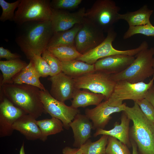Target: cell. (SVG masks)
I'll use <instances>...</instances> for the list:
<instances>
[{"mask_svg":"<svg viewBox=\"0 0 154 154\" xmlns=\"http://www.w3.org/2000/svg\"><path fill=\"white\" fill-rule=\"evenodd\" d=\"M20 26L22 29L15 40L21 51L29 60L34 55L42 56L54 33L50 21L28 22Z\"/></svg>","mask_w":154,"mask_h":154,"instance_id":"obj_1","label":"cell"},{"mask_svg":"<svg viewBox=\"0 0 154 154\" xmlns=\"http://www.w3.org/2000/svg\"><path fill=\"white\" fill-rule=\"evenodd\" d=\"M0 94L26 114L38 118L44 112L38 88L25 84L8 83L0 86Z\"/></svg>","mask_w":154,"mask_h":154,"instance_id":"obj_2","label":"cell"},{"mask_svg":"<svg viewBox=\"0 0 154 154\" xmlns=\"http://www.w3.org/2000/svg\"><path fill=\"white\" fill-rule=\"evenodd\" d=\"M133 122L129 131L130 138L136 144L140 154H154V123L149 120L134 102L124 111Z\"/></svg>","mask_w":154,"mask_h":154,"instance_id":"obj_3","label":"cell"},{"mask_svg":"<svg viewBox=\"0 0 154 154\" xmlns=\"http://www.w3.org/2000/svg\"><path fill=\"white\" fill-rule=\"evenodd\" d=\"M154 47L141 50L126 69L119 73L111 74L112 79L116 82L120 80L132 83L143 82L154 75Z\"/></svg>","mask_w":154,"mask_h":154,"instance_id":"obj_4","label":"cell"},{"mask_svg":"<svg viewBox=\"0 0 154 154\" xmlns=\"http://www.w3.org/2000/svg\"><path fill=\"white\" fill-rule=\"evenodd\" d=\"M104 40L96 47L82 54L76 60L90 64H93L99 60L110 56L124 54L135 56L141 50L148 48L149 45L145 41H143L137 47L125 50H119L112 46V42L117 37V33L113 27L107 32Z\"/></svg>","mask_w":154,"mask_h":154,"instance_id":"obj_5","label":"cell"},{"mask_svg":"<svg viewBox=\"0 0 154 154\" xmlns=\"http://www.w3.org/2000/svg\"><path fill=\"white\" fill-rule=\"evenodd\" d=\"M154 75L148 83L143 82L132 83L125 80L116 82L113 91L106 100L113 107L121 106L123 101L130 100L136 101L145 98L149 90L153 85Z\"/></svg>","mask_w":154,"mask_h":154,"instance_id":"obj_6","label":"cell"},{"mask_svg":"<svg viewBox=\"0 0 154 154\" xmlns=\"http://www.w3.org/2000/svg\"><path fill=\"white\" fill-rule=\"evenodd\" d=\"M49 0H21L13 21L19 26L30 21L50 20L52 8Z\"/></svg>","mask_w":154,"mask_h":154,"instance_id":"obj_7","label":"cell"},{"mask_svg":"<svg viewBox=\"0 0 154 154\" xmlns=\"http://www.w3.org/2000/svg\"><path fill=\"white\" fill-rule=\"evenodd\" d=\"M120 9L113 0H97L86 11L85 16L107 33L119 20Z\"/></svg>","mask_w":154,"mask_h":154,"instance_id":"obj_8","label":"cell"},{"mask_svg":"<svg viewBox=\"0 0 154 154\" xmlns=\"http://www.w3.org/2000/svg\"><path fill=\"white\" fill-rule=\"evenodd\" d=\"M74 79L76 88L102 94L106 97L105 100L111 95L116 83L112 79L111 74L96 71Z\"/></svg>","mask_w":154,"mask_h":154,"instance_id":"obj_9","label":"cell"},{"mask_svg":"<svg viewBox=\"0 0 154 154\" xmlns=\"http://www.w3.org/2000/svg\"><path fill=\"white\" fill-rule=\"evenodd\" d=\"M104 31L85 17L76 35L75 46L82 54L97 46L105 39Z\"/></svg>","mask_w":154,"mask_h":154,"instance_id":"obj_10","label":"cell"},{"mask_svg":"<svg viewBox=\"0 0 154 154\" xmlns=\"http://www.w3.org/2000/svg\"><path fill=\"white\" fill-rule=\"evenodd\" d=\"M40 93L44 112L48 114L52 117L60 120L63 124L64 128L69 129L70 124L75 116L80 113V110L68 106L64 102L55 99L46 89L40 90Z\"/></svg>","mask_w":154,"mask_h":154,"instance_id":"obj_11","label":"cell"},{"mask_svg":"<svg viewBox=\"0 0 154 154\" xmlns=\"http://www.w3.org/2000/svg\"><path fill=\"white\" fill-rule=\"evenodd\" d=\"M52 10L50 21L54 33L67 30L76 24H82L85 18L86 12L84 7L74 12L52 8Z\"/></svg>","mask_w":154,"mask_h":154,"instance_id":"obj_12","label":"cell"},{"mask_svg":"<svg viewBox=\"0 0 154 154\" xmlns=\"http://www.w3.org/2000/svg\"><path fill=\"white\" fill-rule=\"evenodd\" d=\"M0 99V137H2L11 135L14 131L13 123L26 114L3 95Z\"/></svg>","mask_w":154,"mask_h":154,"instance_id":"obj_13","label":"cell"},{"mask_svg":"<svg viewBox=\"0 0 154 154\" xmlns=\"http://www.w3.org/2000/svg\"><path fill=\"white\" fill-rule=\"evenodd\" d=\"M126 106L125 103L118 107L111 106L105 100L93 108L86 109L85 114L92 121L93 130L104 129L111 119V115L114 113L124 111Z\"/></svg>","mask_w":154,"mask_h":154,"instance_id":"obj_14","label":"cell"},{"mask_svg":"<svg viewBox=\"0 0 154 154\" xmlns=\"http://www.w3.org/2000/svg\"><path fill=\"white\" fill-rule=\"evenodd\" d=\"M48 79L51 82L49 93L53 98L64 102L72 98L76 89L74 78L62 72Z\"/></svg>","mask_w":154,"mask_h":154,"instance_id":"obj_15","label":"cell"},{"mask_svg":"<svg viewBox=\"0 0 154 154\" xmlns=\"http://www.w3.org/2000/svg\"><path fill=\"white\" fill-rule=\"evenodd\" d=\"M135 56L116 54L98 60L94 64L96 71L110 74L119 73L128 68L133 62Z\"/></svg>","mask_w":154,"mask_h":154,"instance_id":"obj_16","label":"cell"},{"mask_svg":"<svg viewBox=\"0 0 154 154\" xmlns=\"http://www.w3.org/2000/svg\"><path fill=\"white\" fill-rule=\"evenodd\" d=\"M69 125L73 133V147L80 148L91 137L93 123L85 114H77Z\"/></svg>","mask_w":154,"mask_h":154,"instance_id":"obj_17","label":"cell"},{"mask_svg":"<svg viewBox=\"0 0 154 154\" xmlns=\"http://www.w3.org/2000/svg\"><path fill=\"white\" fill-rule=\"evenodd\" d=\"M130 120L123 111L121 116V122L120 124L115 123L114 127L109 130L98 129L94 134L93 136L96 137L101 135H108L116 138L127 147H131V145L130 141L129 127Z\"/></svg>","mask_w":154,"mask_h":154,"instance_id":"obj_18","label":"cell"},{"mask_svg":"<svg viewBox=\"0 0 154 154\" xmlns=\"http://www.w3.org/2000/svg\"><path fill=\"white\" fill-rule=\"evenodd\" d=\"M37 121L30 115L25 114L14 122L12 127L14 130L19 132L27 140L40 139L41 133Z\"/></svg>","mask_w":154,"mask_h":154,"instance_id":"obj_19","label":"cell"},{"mask_svg":"<svg viewBox=\"0 0 154 154\" xmlns=\"http://www.w3.org/2000/svg\"><path fill=\"white\" fill-rule=\"evenodd\" d=\"M40 77L35 70L33 61L30 60L28 65L13 78L12 83L25 84L45 90L46 89L40 80Z\"/></svg>","mask_w":154,"mask_h":154,"instance_id":"obj_20","label":"cell"},{"mask_svg":"<svg viewBox=\"0 0 154 154\" xmlns=\"http://www.w3.org/2000/svg\"><path fill=\"white\" fill-rule=\"evenodd\" d=\"M71 106L78 109L80 107L85 108L90 105H98L103 100L106 99L104 95L91 92L76 89L74 93Z\"/></svg>","mask_w":154,"mask_h":154,"instance_id":"obj_21","label":"cell"},{"mask_svg":"<svg viewBox=\"0 0 154 154\" xmlns=\"http://www.w3.org/2000/svg\"><path fill=\"white\" fill-rule=\"evenodd\" d=\"M61 66L62 72L73 78L96 71L94 64L76 59L61 62Z\"/></svg>","mask_w":154,"mask_h":154,"instance_id":"obj_22","label":"cell"},{"mask_svg":"<svg viewBox=\"0 0 154 154\" xmlns=\"http://www.w3.org/2000/svg\"><path fill=\"white\" fill-rule=\"evenodd\" d=\"M28 64L20 59L0 60V69L2 73L0 86L6 84L12 83L13 78Z\"/></svg>","mask_w":154,"mask_h":154,"instance_id":"obj_23","label":"cell"},{"mask_svg":"<svg viewBox=\"0 0 154 154\" xmlns=\"http://www.w3.org/2000/svg\"><path fill=\"white\" fill-rule=\"evenodd\" d=\"M153 12V10L149 9L147 5H145L135 11L119 14L118 18L119 20L126 21L129 26L145 25L151 23L150 18Z\"/></svg>","mask_w":154,"mask_h":154,"instance_id":"obj_24","label":"cell"},{"mask_svg":"<svg viewBox=\"0 0 154 154\" xmlns=\"http://www.w3.org/2000/svg\"><path fill=\"white\" fill-rule=\"evenodd\" d=\"M81 24H76L67 30L54 33L47 48L63 46H75V37L81 27Z\"/></svg>","mask_w":154,"mask_h":154,"instance_id":"obj_25","label":"cell"},{"mask_svg":"<svg viewBox=\"0 0 154 154\" xmlns=\"http://www.w3.org/2000/svg\"><path fill=\"white\" fill-rule=\"evenodd\" d=\"M37 122L41 133L40 140L42 141H45L49 135L57 134L64 130L62 122L55 118L37 120Z\"/></svg>","mask_w":154,"mask_h":154,"instance_id":"obj_26","label":"cell"},{"mask_svg":"<svg viewBox=\"0 0 154 154\" xmlns=\"http://www.w3.org/2000/svg\"><path fill=\"white\" fill-rule=\"evenodd\" d=\"M47 49L60 62L76 59L82 55L75 46H63L48 47Z\"/></svg>","mask_w":154,"mask_h":154,"instance_id":"obj_27","label":"cell"},{"mask_svg":"<svg viewBox=\"0 0 154 154\" xmlns=\"http://www.w3.org/2000/svg\"><path fill=\"white\" fill-rule=\"evenodd\" d=\"M109 136L104 135L98 140L92 142L89 139L80 148L83 154H106Z\"/></svg>","mask_w":154,"mask_h":154,"instance_id":"obj_28","label":"cell"},{"mask_svg":"<svg viewBox=\"0 0 154 154\" xmlns=\"http://www.w3.org/2000/svg\"><path fill=\"white\" fill-rule=\"evenodd\" d=\"M106 154H131L127 146L116 138L109 136Z\"/></svg>","mask_w":154,"mask_h":154,"instance_id":"obj_29","label":"cell"},{"mask_svg":"<svg viewBox=\"0 0 154 154\" xmlns=\"http://www.w3.org/2000/svg\"><path fill=\"white\" fill-rule=\"evenodd\" d=\"M21 0H17L13 2L9 3L4 0H0V5L2 12L0 17V21L4 22L7 21H14L15 11L17 8Z\"/></svg>","mask_w":154,"mask_h":154,"instance_id":"obj_30","label":"cell"},{"mask_svg":"<svg viewBox=\"0 0 154 154\" xmlns=\"http://www.w3.org/2000/svg\"><path fill=\"white\" fill-rule=\"evenodd\" d=\"M137 34L154 37V26L150 23L139 26H129L123 38L124 39H127Z\"/></svg>","mask_w":154,"mask_h":154,"instance_id":"obj_31","label":"cell"},{"mask_svg":"<svg viewBox=\"0 0 154 154\" xmlns=\"http://www.w3.org/2000/svg\"><path fill=\"white\" fill-rule=\"evenodd\" d=\"M42 56L46 61L50 67V76H55L62 72L61 62L54 56L47 49L42 53Z\"/></svg>","mask_w":154,"mask_h":154,"instance_id":"obj_32","label":"cell"},{"mask_svg":"<svg viewBox=\"0 0 154 154\" xmlns=\"http://www.w3.org/2000/svg\"><path fill=\"white\" fill-rule=\"evenodd\" d=\"M30 60L33 61L35 70L40 77L45 78L50 76V67L42 56L34 55Z\"/></svg>","mask_w":154,"mask_h":154,"instance_id":"obj_33","label":"cell"},{"mask_svg":"<svg viewBox=\"0 0 154 154\" xmlns=\"http://www.w3.org/2000/svg\"><path fill=\"white\" fill-rule=\"evenodd\" d=\"M82 0H52L50 2L51 7L60 10H71L77 8Z\"/></svg>","mask_w":154,"mask_h":154,"instance_id":"obj_34","label":"cell"},{"mask_svg":"<svg viewBox=\"0 0 154 154\" xmlns=\"http://www.w3.org/2000/svg\"><path fill=\"white\" fill-rule=\"evenodd\" d=\"M135 102L146 117L154 123V108L151 104L145 98Z\"/></svg>","mask_w":154,"mask_h":154,"instance_id":"obj_35","label":"cell"},{"mask_svg":"<svg viewBox=\"0 0 154 154\" xmlns=\"http://www.w3.org/2000/svg\"><path fill=\"white\" fill-rule=\"evenodd\" d=\"M21 55L17 53H13L9 50L5 48L2 46L0 47V58H5L9 60L20 59Z\"/></svg>","mask_w":154,"mask_h":154,"instance_id":"obj_36","label":"cell"},{"mask_svg":"<svg viewBox=\"0 0 154 154\" xmlns=\"http://www.w3.org/2000/svg\"><path fill=\"white\" fill-rule=\"evenodd\" d=\"M62 154H83L80 148H72L66 146L62 149Z\"/></svg>","mask_w":154,"mask_h":154,"instance_id":"obj_37","label":"cell"},{"mask_svg":"<svg viewBox=\"0 0 154 154\" xmlns=\"http://www.w3.org/2000/svg\"><path fill=\"white\" fill-rule=\"evenodd\" d=\"M145 98L149 101L154 108V85L148 91Z\"/></svg>","mask_w":154,"mask_h":154,"instance_id":"obj_38","label":"cell"},{"mask_svg":"<svg viewBox=\"0 0 154 154\" xmlns=\"http://www.w3.org/2000/svg\"><path fill=\"white\" fill-rule=\"evenodd\" d=\"M131 147L132 148V154H138L137 146L135 142L130 138Z\"/></svg>","mask_w":154,"mask_h":154,"instance_id":"obj_39","label":"cell"},{"mask_svg":"<svg viewBox=\"0 0 154 154\" xmlns=\"http://www.w3.org/2000/svg\"><path fill=\"white\" fill-rule=\"evenodd\" d=\"M19 154H25L24 149V143H23L21 147Z\"/></svg>","mask_w":154,"mask_h":154,"instance_id":"obj_40","label":"cell"},{"mask_svg":"<svg viewBox=\"0 0 154 154\" xmlns=\"http://www.w3.org/2000/svg\"><path fill=\"white\" fill-rule=\"evenodd\" d=\"M153 67L154 68V63H153Z\"/></svg>","mask_w":154,"mask_h":154,"instance_id":"obj_41","label":"cell"}]
</instances>
